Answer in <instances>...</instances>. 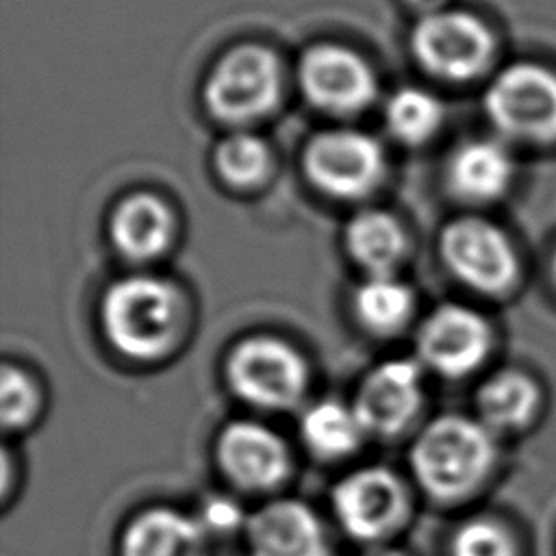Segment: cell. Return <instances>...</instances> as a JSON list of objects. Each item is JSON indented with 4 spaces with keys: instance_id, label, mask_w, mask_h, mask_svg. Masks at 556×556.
<instances>
[{
    "instance_id": "1",
    "label": "cell",
    "mask_w": 556,
    "mask_h": 556,
    "mask_svg": "<svg viewBox=\"0 0 556 556\" xmlns=\"http://www.w3.org/2000/svg\"><path fill=\"white\" fill-rule=\"evenodd\" d=\"M180 319L176 289L156 276L135 274L115 280L100 306L106 341L130 358L150 361L169 350Z\"/></svg>"
},
{
    "instance_id": "2",
    "label": "cell",
    "mask_w": 556,
    "mask_h": 556,
    "mask_svg": "<svg viewBox=\"0 0 556 556\" xmlns=\"http://www.w3.org/2000/svg\"><path fill=\"white\" fill-rule=\"evenodd\" d=\"M493 456L495 439L491 428L480 419L443 415L419 432L410 450V465L430 495L452 500L482 482Z\"/></svg>"
},
{
    "instance_id": "3",
    "label": "cell",
    "mask_w": 556,
    "mask_h": 556,
    "mask_svg": "<svg viewBox=\"0 0 556 556\" xmlns=\"http://www.w3.org/2000/svg\"><path fill=\"white\" fill-rule=\"evenodd\" d=\"M484 113L504 141L556 143V70L532 59L504 65L486 85Z\"/></svg>"
},
{
    "instance_id": "4",
    "label": "cell",
    "mask_w": 556,
    "mask_h": 556,
    "mask_svg": "<svg viewBox=\"0 0 556 556\" xmlns=\"http://www.w3.org/2000/svg\"><path fill=\"white\" fill-rule=\"evenodd\" d=\"M410 46L424 70L454 83L482 76L491 67L497 48L489 24L463 9L421 15L413 28Z\"/></svg>"
},
{
    "instance_id": "5",
    "label": "cell",
    "mask_w": 556,
    "mask_h": 556,
    "mask_svg": "<svg viewBox=\"0 0 556 556\" xmlns=\"http://www.w3.org/2000/svg\"><path fill=\"white\" fill-rule=\"evenodd\" d=\"M282 89L276 54L263 46L245 43L228 50L204 83L208 111L228 124H250L267 115Z\"/></svg>"
},
{
    "instance_id": "6",
    "label": "cell",
    "mask_w": 556,
    "mask_h": 556,
    "mask_svg": "<svg viewBox=\"0 0 556 556\" xmlns=\"http://www.w3.org/2000/svg\"><path fill=\"white\" fill-rule=\"evenodd\" d=\"M226 380L252 406L287 408L304 395L308 371L304 358L289 343L254 334L230 350Z\"/></svg>"
},
{
    "instance_id": "7",
    "label": "cell",
    "mask_w": 556,
    "mask_h": 556,
    "mask_svg": "<svg viewBox=\"0 0 556 556\" xmlns=\"http://www.w3.org/2000/svg\"><path fill=\"white\" fill-rule=\"evenodd\" d=\"M308 180L332 198L354 200L374 191L384 176L380 143L354 128L317 132L304 150Z\"/></svg>"
},
{
    "instance_id": "8",
    "label": "cell",
    "mask_w": 556,
    "mask_h": 556,
    "mask_svg": "<svg viewBox=\"0 0 556 556\" xmlns=\"http://www.w3.org/2000/svg\"><path fill=\"white\" fill-rule=\"evenodd\" d=\"M441 256L460 282L484 293L506 289L519 271V258L506 232L478 215L456 217L443 228Z\"/></svg>"
},
{
    "instance_id": "9",
    "label": "cell",
    "mask_w": 556,
    "mask_h": 556,
    "mask_svg": "<svg viewBox=\"0 0 556 556\" xmlns=\"http://www.w3.org/2000/svg\"><path fill=\"white\" fill-rule=\"evenodd\" d=\"M298 80L313 106L334 115H352L367 109L378 91L369 63L339 43L311 46L300 59Z\"/></svg>"
},
{
    "instance_id": "10",
    "label": "cell",
    "mask_w": 556,
    "mask_h": 556,
    "mask_svg": "<svg viewBox=\"0 0 556 556\" xmlns=\"http://www.w3.org/2000/svg\"><path fill=\"white\" fill-rule=\"evenodd\" d=\"M332 510L348 534L376 541L397 526L404 510V491L393 471L363 467L334 484Z\"/></svg>"
},
{
    "instance_id": "11",
    "label": "cell",
    "mask_w": 556,
    "mask_h": 556,
    "mask_svg": "<svg viewBox=\"0 0 556 556\" xmlns=\"http://www.w3.org/2000/svg\"><path fill=\"white\" fill-rule=\"evenodd\" d=\"M491 330L484 317L465 304H441L421 324L417 350L426 365L443 376H465L486 356Z\"/></svg>"
},
{
    "instance_id": "12",
    "label": "cell",
    "mask_w": 556,
    "mask_h": 556,
    "mask_svg": "<svg viewBox=\"0 0 556 556\" xmlns=\"http://www.w3.org/2000/svg\"><path fill=\"white\" fill-rule=\"evenodd\" d=\"M419 404V365L408 358H391L363 378L354 397V413L365 432L389 437L400 432L415 417Z\"/></svg>"
},
{
    "instance_id": "13",
    "label": "cell",
    "mask_w": 556,
    "mask_h": 556,
    "mask_svg": "<svg viewBox=\"0 0 556 556\" xmlns=\"http://www.w3.org/2000/svg\"><path fill=\"white\" fill-rule=\"evenodd\" d=\"M215 452L228 480L248 491L271 489L289 471V452L282 439L271 428L250 419L224 426Z\"/></svg>"
},
{
    "instance_id": "14",
    "label": "cell",
    "mask_w": 556,
    "mask_h": 556,
    "mask_svg": "<svg viewBox=\"0 0 556 556\" xmlns=\"http://www.w3.org/2000/svg\"><path fill=\"white\" fill-rule=\"evenodd\" d=\"M250 556H328L317 515L302 502L276 500L245 523Z\"/></svg>"
},
{
    "instance_id": "15",
    "label": "cell",
    "mask_w": 556,
    "mask_h": 556,
    "mask_svg": "<svg viewBox=\"0 0 556 556\" xmlns=\"http://www.w3.org/2000/svg\"><path fill=\"white\" fill-rule=\"evenodd\" d=\"M515 172V156L502 137H478L463 141L450 154L445 182L454 198L469 204H486L510 189Z\"/></svg>"
},
{
    "instance_id": "16",
    "label": "cell",
    "mask_w": 556,
    "mask_h": 556,
    "mask_svg": "<svg viewBox=\"0 0 556 556\" xmlns=\"http://www.w3.org/2000/svg\"><path fill=\"white\" fill-rule=\"evenodd\" d=\"M115 250L130 261H150L163 254L174 239V215L154 193L126 195L109 219Z\"/></svg>"
},
{
    "instance_id": "17",
    "label": "cell",
    "mask_w": 556,
    "mask_h": 556,
    "mask_svg": "<svg viewBox=\"0 0 556 556\" xmlns=\"http://www.w3.org/2000/svg\"><path fill=\"white\" fill-rule=\"evenodd\" d=\"M206 532L198 517L159 506L139 513L124 530L122 556H204Z\"/></svg>"
},
{
    "instance_id": "18",
    "label": "cell",
    "mask_w": 556,
    "mask_h": 556,
    "mask_svg": "<svg viewBox=\"0 0 556 556\" xmlns=\"http://www.w3.org/2000/svg\"><path fill=\"white\" fill-rule=\"evenodd\" d=\"M345 248L369 276L391 274L406 250V237L393 215L367 208L356 213L345 226Z\"/></svg>"
},
{
    "instance_id": "19",
    "label": "cell",
    "mask_w": 556,
    "mask_h": 556,
    "mask_svg": "<svg viewBox=\"0 0 556 556\" xmlns=\"http://www.w3.org/2000/svg\"><path fill=\"white\" fill-rule=\"evenodd\" d=\"M480 421L495 430H515L532 419L539 408V389L532 378L515 369L489 376L476 395Z\"/></svg>"
},
{
    "instance_id": "20",
    "label": "cell",
    "mask_w": 556,
    "mask_h": 556,
    "mask_svg": "<svg viewBox=\"0 0 556 556\" xmlns=\"http://www.w3.org/2000/svg\"><path fill=\"white\" fill-rule=\"evenodd\" d=\"M304 445L321 458H341L356 450L365 428L354 413L337 400H321L308 406L300 419Z\"/></svg>"
},
{
    "instance_id": "21",
    "label": "cell",
    "mask_w": 556,
    "mask_h": 556,
    "mask_svg": "<svg viewBox=\"0 0 556 556\" xmlns=\"http://www.w3.org/2000/svg\"><path fill=\"white\" fill-rule=\"evenodd\" d=\"M354 313L374 332L397 330L413 311V291L391 274H371L354 291Z\"/></svg>"
},
{
    "instance_id": "22",
    "label": "cell",
    "mask_w": 556,
    "mask_h": 556,
    "mask_svg": "<svg viewBox=\"0 0 556 556\" xmlns=\"http://www.w3.org/2000/svg\"><path fill=\"white\" fill-rule=\"evenodd\" d=\"M387 126L404 143L428 141L443 124V104L419 87L397 89L384 106Z\"/></svg>"
},
{
    "instance_id": "23",
    "label": "cell",
    "mask_w": 556,
    "mask_h": 556,
    "mask_svg": "<svg viewBox=\"0 0 556 556\" xmlns=\"http://www.w3.org/2000/svg\"><path fill=\"white\" fill-rule=\"evenodd\" d=\"M271 165L269 148L263 139L250 132H232L215 148V169L232 187L258 185Z\"/></svg>"
},
{
    "instance_id": "24",
    "label": "cell",
    "mask_w": 556,
    "mask_h": 556,
    "mask_svg": "<svg viewBox=\"0 0 556 556\" xmlns=\"http://www.w3.org/2000/svg\"><path fill=\"white\" fill-rule=\"evenodd\" d=\"M39 406L37 389L28 374L20 367L4 365L0 376V419L7 430H17L30 424Z\"/></svg>"
},
{
    "instance_id": "25",
    "label": "cell",
    "mask_w": 556,
    "mask_h": 556,
    "mask_svg": "<svg viewBox=\"0 0 556 556\" xmlns=\"http://www.w3.org/2000/svg\"><path fill=\"white\" fill-rule=\"evenodd\" d=\"M452 556H515V543L500 523L471 519L456 530Z\"/></svg>"
},
{
    "instance_id": "26",
    "label": "cell",
    "mask_w": 556,
    "mask_h": 556,
    "mask_svg": "<svg viewBox=\"0 0 556 556\" xmlns=\"http://www.w3.org/2000/svg\"><path fill=\"white\" fill-rule=\"evenodd\" d=\"M198 521L206 534H230L248 523L243 519L239 504L232 502L230 497H222V495L208 497L202 504Z\"/></svg>"
},
{
    "instance_id": "27",
    "label": "cell",
    "mask_w": 556,
    "mask_h": 556,
    "mask_svg": "<svg viewBox=\"0 0 556 556\" xmlns=\"http://www.w3.org/2000/svg\"><path fill=\"white\" fill-rule=\"evenodd\" d=\"M406 4H410L413 9H417L421 15H428V13H437L441 9H447V0H404Z\"/></svg>"
},
{
    "instance_id": "28",
    "label": "cell",
    "mask_w": 556,
    "mask_h": 556,
    "mask_svg": "<svg viewBox=\"0 0 556 556\" xmlns=\"http://www.w3.org/2000/svg\"><path fill=\"white\" fill-rule=\"evenodd\" d=\"M363 556H404V554H400L395 549H387V547H374V549L365 552Z\"/></svg>"
},
{
    "instance_id": "29",
    "label": "cell",
    "mask_w": 556,
    "mask_h": 556,
    "mask_svg": "<svg viewBox=\"0 0 556 556\" xmlns=\"http://www.w3.org/2000/svg\"><path fill=\"white\" fill-rule=\"evenodd\" d=\"M552 271H554V278H556V252H554V258H552Z\"/></svg>"
}]
</instances>
